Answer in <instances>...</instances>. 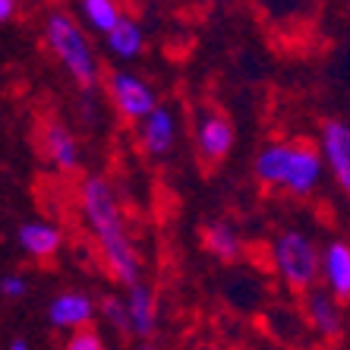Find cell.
Instances as JSON below:
<instances>
[{"mask_svg":"<svg viewBox=\"0 0 350 350\" xmlns=\"http://www.w3.org/2000/svg\"><path fill=\"white\" fill-rule=\"evenodd\" d=\"M79 212L95 240L107 275L117 284H136L142 281V259H139L136 240H133L126 218H123L120 199L107 177H85L79 187Z\"/></svg>","mask_w":350,"mask_h":350,"instance_id":"obj_1","label":"cell"},{"mask_svg":"<svg viewBox=\"0 0 350 350\" xmlns=\"http://www.w3.org/2000/svg\"><path fill=\"white\" fill-rule=\"evenodd\" d=\"M253 174L262 187L284 189L293 199H310L322 183L325 155L306 139H281V142H269L259 148Z\"/></svg>","mask_w":350,"mask_h":350,"instance_id":"obj_2","label":"cell"},{"mask_svg":"<svg viewBox=\"0 0 350 350\" xmlns=\"http://www.w3.org/2000/svg\"><path fill=\"white\" fill-rule=\"evenodd\" d=\"M44 41H48L51 54L60 60V66L73 76L76 85L95 89L98 79H101V64L95 57L89 35L82 32V25L70 13H64V10L48 13V19H44Z\"/></svg>","mask_w":350,"mask_h":350,"instance_id":"obj_3","label":"cell"},{"mask_svg":"<svg viewBox=\"0 0 350 350\" xmlns=\"http://www.w3.org/2000/svg\"><path fill=\"white\" fill-rule=\"evenodd\" d=\"M271 269L291 293H306L322 281V250L306 230L287 228L271 240Z\"/></svg>","mask_w":350,"mask_h":350,"instance_id":"obj_4","label":"cell"},{"mask_svg":"<svg viewBox=\"0 0 350 350\" xmlns=\"http://www.w3.org/2000/svg\"><path fill=\"white\" fill-rule=\"evenodd\" d=\"M234 123L228 114H221L215 107H199L193 123V142L199 161L215 167L234 152Z\"/></svg>","mask_w":350,"mask_h":350,"instance_id":"obj_5","label":"cell"},{"mask_svg":"<svg viewBox=\"0 0 350 350\" xmlns=\"http://www.w3.org/2000/svg\"><path fill=\"white\" fill-rule=\"evenodd\" d=\"M107 98H111L117 114L133 123H139L148 111L158 107L155 89L139 73H130V70H114V73L107 76Z\"/></svg>","mask_w":350,"mask_h":350,"instance_id":"obj_6","label":"cell"},{"mask_svg":"<svg viewBox=\"0 0 350 350\" xmlns=\"http://www.w3.org/2000/svg\"><path fill=\"white\" fill-rule=\"evenodd\" d=\"M177 111H171V105H158L155 111H148L139 120V148L152 161H164L171 155L174 146H177Z\"/></svg>","mask_w":350,"mask_h":350,"instance_id":"obj_7","label":"cell"},{"mask_svg":"<svg viewBox=\"0 0 350 350\" xmlns=\"http://www.w3.org/2000/svg\"><path fill=\"white\" fill-rule=\"evenodd\" d=\"M303 316H306V325L322 338V341H338L344 334V310L341 303L328 287H310L303 293Z\"/></svg>","mask_w":350,"mask_h":350,"instance_id":"obj_8","label":"cell"},{"mask_svg":"<svg viewBox=\"0 0 350 350\" xmlns=\"http://www.w3.org/2000/svg\"><path fill=\"white\" fill-rule=\"evenodd\" d=\"M319 148L325 155V167L332 171L334 183L350 199V123L344 120H325L322 123Z\"/></svg>","mask_w":350,"mask_h":350,"instance_id":"obj_9","label":"cell"},{"mask_svg":"<svg viewBox=\"0 0 350 350\" xmlns=\"http://www.w3.org/2000/svg\"><path fill=\"white\" fill-rule=\"evenodd\" d=\"M126 312H130V334L136 341H152L158 334V297L152 284L136 281L126 287Z\"/></svg>","mask_w":350,"mask_h":350,"instance_id":"obj_10","label":"cell"},{"mask_svg":"<svg viewBox=\"0 0 350 350\" xmlns=\"http://www.w3.org/2000/svg\"><path fill=\"white\" fill-rule=\"evenodd\" d=\"M98 306L92 300L89 293L82 291H66V293H57L48 306V322L57 332H76L82 325H92Z\"/></svg>","mask_w":350,"mask_h":350,"instance_id":"obj_11","label":"cell"},{"mask_svg":"<svg viewBox=\"0 0 350 350\" xmlns=\"http://www.w3.org/2000/svg\"><path fill=\"white\" fill-rule=\"evenodd\" d=\"M41 146H44V155H48V161L57 167V171H76L79 167V139L73 136V133L66 130L64 123L57 120H48L44 126H41Z\"/></svg>","mask_w":350,"mask_h":350,"instance_id":"obj_12","label":"cell"},{"mask_svg":"<svg viewBox=\"0 0 350 350\" xmlns=\"http://www.w3.org/2000/svg\"><path fill=\"white\" fill-rule=\"evenodd\" d=\"M322 284L338 297L350 303V243L332 240L322 250Z\"/></svg>","mask_w":350,"mask_h":350,"instance_id":"obj_13","label":"cell"},{"mask_svg":"<svg viewBox=\"0 0 350 350\" xmlns=\"http://www.w3.org/2000/svg\"><path fill=\"white\" fill-rule=\"evenodd\" d=\"M19 246L32 259H54L60 253V246H64V234L51 221H29V224L19 228Z\"/></svg>","mask_w":350,"mask_h":350,"instance_id":"obj_14","label":"cell"},{"mask_svg":"<svg viewBox=\"0 0 350 350\" xmlns=\"http://www.w3.org/2000/svg\"><path fill=\"white\" fill-rule=\"evenodd\" d=\"M202 246L221 262H234L243 256L240 230H237L230 221H208L202 228Z\"/></svg>","mask_w":350,"mask_h":350,"instance_id":"obj_15","label":"cell"},{"mask_svg":"<svg viewBox=\"0 0 350 350\" xmlns=\"http://www.w3.org/2000/svg\"><path fill=\"white\" fill-rule=\"evenodd\" d=\"M105 41H107V51L120 60H136L139 54L146 51V32H142V25L130 16H123L120 23L105 35Z\"/></svg>","mask_w":350,"mask_h":350,"instance_id":"obj_16","label":"cell"},{"mask_svg":"<svg viewBox=\"0 0 350 350\" xmlns=\"http://www.w3.org/2000/svg\"><path fill=\"white\" fill-rule=\"evenodd\" d=\"M79 13L85 25L98 35H107L123 19V10L117 0H79Z\"/></svg>","mask_w":350,"mask_h":350,"instance_id":"obj_17","label":"cell"},{"mask_svg":"<svg viewBox=\"0 0 350 350\" xmlns=\"http://www.w3.org/2000/svg\"><path fill=\"white\" fill-rule=\"evenodd\" d=\"M98 312H101V319H105L114 332L130 334V312H126V300H120V297H105L101 306H98Z\"/></svg>","mask_w":350,"mask_h":350,"instance_id":"obj_18","label":"cell"},{"mask_svg":"<svg viewBox=\"0 0 350 350\" xmlns=\"http://www.w3.org/2000/svg\"><path fill=\"white\" fill-rule=\"evenodd\" d=\"M66 347H70V350H101V347H105V338H101V334H98L92 325H82V328H76V332L70 334Z\"/></svg>","mask_w":350,"mask_h":350,"instance_id":"obj_19","label":"cell"},{"mask_svg":"<svg viewBox=\"0 0 350 350\" xmlns=\"http://www.w3.org/2000/svg\"><path fill=\"white\" fill-rule=\"evenodd\" d=\"M25 291H29V281H25L23 275H3L0 278V293H3L7 300H19Z\"/></svg>","mask_w":350,"mask_h":350,"instance_id":"obj_20","label":"cell"},{"mask_svg":"<svg viewBox=\"0 0 350 350\" xmlns=\"http://www.w3.org/2000/svg\"><path fill=\"white\" fill-rule=\"evenodd\" d=\"M16 10H19V0H0V25L16 16Z\"/></svg>","mask_w":350,"mask_h":350,"instance_id":"obj_21","label":"cell"},{"mask_svg":"<svg viewBox=\"0 0 350 350\" xmlns=\"http://www.w3.org/2000/svg\"><path fill=\"white\" fill-rule=\"evenodd\" d=\"M10 347L13 350H29V341H25V338H16V341H10Z\"/></svg>","mask_w":350,"mask_h":350,"instance_id":"obj_22","label":"cell"},{"mask_svg":"<svg viewBox=\"0 0 350 350\" xmlns=\"http://www.w3.org/2000/svg\"><path fill=\"white\" fill-rule=\"evenodd\" d=\"M215 3H234V0H215Z\"/></svg>","mask_w":350,"mask_h":350,"instance_id":"obj_23","label":"cell"}]
</instances>
